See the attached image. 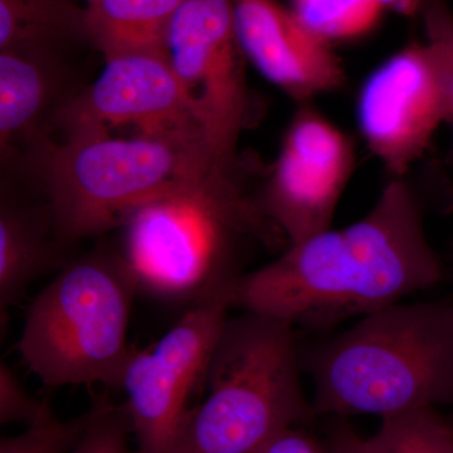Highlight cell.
I'll use <instances>...</instances> for the list:
<instances>
[{
	"mask_svg": "<svg viewBox=\"0 0 453 453\" xmlns=\"http://www.w3.org/2000/svg\"><path fill=\"white\" fill-rule=\"evenodd\" d=\"M445 277L408 177L389 179L366 216L288 244L276 261L232 282V308L329 327L434 288Z\"/></svg>",
	"mask_w": 453,
	"mask_h": 453,
	"instance_id": "cell-1",
	"label": "cell"
},
{
	"mask_svg": "<svg viewBox=\"0 0 453 453\" xmlns=\"http://www.w3.org/2000/svg\"><path fill=\"white\" fill-rule=\"evenodd\" d=\"M44 196L58 237L79 242L120 228L139 208L164 199H225L243 193L201 131H74L47 138L19 157Z\"/></svg>",
	"mask_w": 453,
	"mask_h": 453,
	"instance_id": "cell-2",
	"label": "cell"
},
{
	"mask_svg": "<svg viewBox=\"0 0 453 453\" xmlns=\"http://www.w3.org/2000/svg\"><path fill=\"white\" fill-rule=\"evenodd\" d=\"M312 412L381 419L453 405V303H395L362 316L306 360Z\"/></svg>",
	"mask_w": 453,
	"mask_h": 453,
	"instance_id": "cell-3",
	"label": "cell"
},
{
	"mask_svg": "<svg viewBox=\"0 0 453 453\" xmlns=\"http://www.w3.org/2000/svg\"><path fill=\"white\" fill-rule=\"evenodd\" d=\"M294 325L243 311L226 319L173 453H252L314 412L301 383Z\"/></svg>",
	"mask_w": 453,
	"mask_h": 453,
	"instance_id": "cell-4",
	"label": "cell"
},
{
	"mask_svg": "<svg viewBox=\"0 0 453 453\" xmlns=\"http://www.w3.org/2000/svg\"><path fill=\"white\" fill-rule=\"evenodd\" d=\"M135 279L120 251L73 259L27 309L18 350L46 387L121 388Z\"/></svg>",
	"mask_w": 453,
	"mask_h": 453,
	"instance_id": "cell-5",
	"label": "cell"
},
{
	"mask_svg": "<svg viewBox=\"0 0 453 453\" xmlns=\"http://www.w3.org/2000/svg\"><path fill=\"white\" fill-rule=\"evenodd\" d=\"M120 228V253L138 291L190 308L228 297L241 275L232 265L235 238L288 246L259 210L257 198L246 193L225 199H164L133 211Z\"/></svg>",
	"mask_w": 453,
	"mask_h": 453,
	"instance_id": "cell-6",
	"label": "cell"
},
{
	"mask_svg": "<svg viewBox=\"0 0 453 453\" xmlns=\"http://www.w3.org/2000/svg\"><path fill=\"white\" fill-rule=\"evenodd\" d=\"M164 50L211 153L234 165L250 96L232 0H184Z\"/></svg>",
	"mask_w": 453,
	"mask_h": 453,
	"instance_id": "cell-7",
	"label": "cell"
},
{
	"mask_svg": "<svg viewBox=\"0 0 453 453\" xmlns=\"http://www.w3.org/2000/svg\"><path fill=\"white\" fill-rule=\"evenodd\" d=\"M219 296L189 308L153 348L133 350L121 388L127 392L135 453H173L188 399L203 383L231 309Z\"/></svg>",
	"mask_w": 453,
	"mask_h": 453,
	"instance_id": "cell-8",
	"label": "cell"
},
{
	"mask_svg": "<svg viewBox=\"0 0 453 453\" xmlns=\"http://www.w3.org/2000/svg\"><path fill=\"white\" fill-rule=\"evenodd\" d=\"M354 168L351 139L310 104H303L259 193V210L288 244L299 243L332 228Z\"/></svg>",
	"mask_w": 453,
	"mask_h": 453,
	"instance_id": "cell-9",
	"label": "cell"
},
{
	"mask_svg": "<svg viewBox=\"0 0 453 453\" xmlns=\"http://www.w3.org/2000/svg\"><path fill=\"white\" fill-rule=\"evenodd\" d=\"M357 122L389 179L408 177L446 122L442 86L427 44H408L372 71L357 98Z\"/></svg>",
	"mask_w": 453,
	"mask_h": 453,
	"instance_id": "cell-10",
	"label": "cell"
},
{
	"mask_svg": "<svg viewBox=\"0 0 453 453\" xmlns=\"http://www.w3.org/2000/svg\"><path fill=\"white\" fill-rule=\"evenodd\" d=\"M120 127H134L138 133L148 134L193 130L202 133L165 50L107 57L96 81L79 89L56 122V129L61 134L110 133Z\"/></svg>",
	"mask_w": 453,
	"mask_h": 453,
	"instance_id": "cell-11",
	"label": "cell"
},
{
	"mask_svg": "<svg viewBox=\"0 0 453 453\" xmlns=\"http://www.w3.org/2000/svg\"><path fill=\"white\" fill-rule=\"evenodd\" d=\"M244 57L267 81L303 105L342 88L345 71L320 40L277 0H232Z\"/></svg>",
	"mask_w": 453,
	"mask_h": 453,
	"instance_id": "cell-12",
	"label": "cell"
},
{
	"mask_svg": "<svg viewBox=\"0 0 453 453\" xmlns=\"http://www.w3.org/2000/svg\"><path fill=\"white\" fill-rule=\"evenodd\" d=\"M61 50H0V150L3 162L19 159L50 138L57 119L79 89L68 85Z\"/></svg>",
	"mask_w": 453,
	"mask_h": 453,
	"instance_id": "cell-13",
	"label": "cell"
},
{
	"mask_svg": "<svg viewBox=\"0 0 453 453\" xmlns=\"http://www.w3.org/2000/svg\"><path fill=\"white\" fill-rule=\"evenodd\" d=\"M46 205L35 207L9 189L0 202V312L23 299L35 280L70 262Z\"/></svg>",
	"mask_w": 453,
	"mask_h": 453,
	"instance_id": "cell-14",
	"label": "cell"
},
{
	"mask_svg": "<svg viewBox=\"0 0 453 453\" xmlns=\"http://www.w3.org/2000/svg\"><path fill=\"white\" fill-rule=\"evenodd\" d=\"M184 0H96L86 7L88 41L104 58L164 50L166 33Z\"/></svg>",
	"mask_w": 453,
	"mask_h": 453,
	"instance_id": "cell-15",
	"label": "cell"
},
{
	"mask_svg": "<svg viewBox=\"0 0 453 453\" xmlns=\"http://www.w3.org/2000/svg\"><path fill=\"white\" fill-rule=\"evenodd\" d=\"M88 41L86 8L70 0H0V50L46 47L61 50Z\"/></svg>",
	"mask_w": 453,
	"mask_h": 453,
	"instance_id": "cell-16",
	"label": "cell"
},
{
	"mask_svg": "<svg viewBox=\"0 0 453 453\" xmlns=\"http://www.w3.org/2000/svg\"><path fill=\"white\" fill-rule=\"evenodd\" d=\"M291 11L312 35L333 46L371 33L384 8L378 0H292Z\"/></svg>",
	"mask_w": 453,
	"mask_h": 453,
	"instance_id": "cell-17",
	"label": "cell"
},
{
	"mask_svg": "<svg viewBox=\"0 0 453 453\" xmlns=\"http://www.w3.org/2000/svg\"><path fill=\"white\" fill-rule=\"evenodd\" d=\"M365 446L368 453H453V425L434 408L398 414L381 419Z\"/></svg>",
	"mask_w": 453,
	"mask_h": 453,
	"instance_id": "cell-18",
	"label": "cell"
},
{
	"mask_svg": "<svg viewBox=\"0 0 453 453\" xmlns=\"http://www.w3.org/2000/svg\"><path fill=\"white\" fill-rule=\"evenodd\" d=\"M88 422V411L70 421H62L47 401L40 416L27 426L23 434L0 441V453H70Z\"/></svg>",
	"mask_w": 453,
	"mask_h": 453,
	"instance_id": "cell-19",
	"label": "cell"
},
{
	"mask_svg": "<svg viewBox=\"0 0 453 453\" xmlns=\"http://www.w3.org/2000/svg\"><path fill=\"white\" fill-rule=\"evenodd\" d=\"M133 434L127 402L116 404L101 396L89 408L88 426L70 453H134L129 445Z\"/></svg>",
	"mask_w": 453,
	"mask_h": 453,
	"instance_id": "cell-20",
	"label": "cell"
},
{
	"mask_svg": "<svg viewBox=\"0 0 453 453\" xmlns=\"http://www.w3.org/2000/svg\"><path fill=\"white\" fill-rule=\"evenodd\" d=\"M419 16L442 86L446 122L452 127L453 159V12L447 0H425Z\"/></svg>",
	"mask_w": 453,
	"mask_h": 453,
	"instance_id": "cell-21",
	"label": "cell"
},
{
	"mask_svg": "<svg viewBox=\"0 0 453 453\" xmlns=\"http://www.w3.org/2000/svg\"><path fill=\"white\" fill-rule=\"evenodd\" d=\"M49 399H37L27 392L16 372L0 363V423L31 425L40 416Z\"/></svg>",
	"mask_w": 453,
	"mask_h": 453,
	"instance_id": "cell-22",
	"label": "cell"
},
{
	"mask_svg": "<svg viewBox=\"0 0 453 453\" xmlns=\"http://www.w3.org/2000/svg\"><path fill=\"white\" fill-rule=\"evenodd\" d=\"M252 453H327L326 443L301 427H291L271 437Z\"/></svg>",
	"mask_w": 453,
	"mask_h": 453,
	"instance_id": "cell-23",
	"label": "cell"
},
{
	"mask_svg": "<svg viewBox=\"0 0 453 453\" xmlns=\"http://www.w3.org/2000/svg\"><path fill=\"white\" fill-rule=\"evenodd\" d=\"M327 453H368L365 438L360 437L348 425H339L334 428L326 442Z\"/></svg>",
	"mask_w": 453,
	"mask_h": 453,
	"instance_id": "cell-24",
	"label": "cell"
},
{
	"mask_svg": "<svg viewBox=\"0 0 453 453\" xmlns=\"http://www.w3.org/2000/svg\"><path fill=\"white\" fill-rule=\"evenodd\" d=\"M384 11H393L402 16L413 17L419 14L425 0H378Z\"/></svg>",
	"mask_w": 453,
	"mask_h": 453,
	"instance_id": "cell-25",
	"label": "cell"
},
{
	"mask_svg": "<svg viewBox=\"0 0 453 453\" xmlns=\"http://www.w3.org/2000/svg\"><path fill=\"white\" fill-rule=\"evenodd\" d=\"M86 3H88V5L92 4V3L96 2V0H85Z\"/></svg>",
	"mask_w": 453,
	"mask_h": 453,
	"instance_id": "cell-26",
	"label": "cell"
},
{
	"mask_svg": "<svg viewBox=\"0 0 453 453\" xmlns=\"http://www.w3.org/2000/svg\"><path fill=\"white\" fill-rule=\"evenodd\" d=\"M134 453H135V452H134Z\"/></svg>",
	"mask_w": 453,
	"mask_h": 453,
	"instance_id": "cell-27",
	"label": "cell"
}]
</instances>
